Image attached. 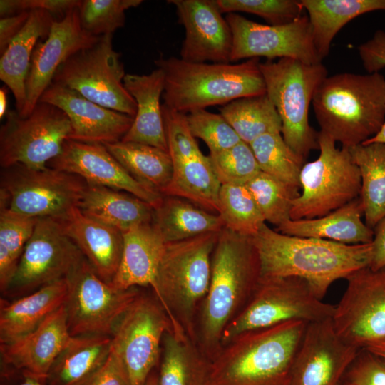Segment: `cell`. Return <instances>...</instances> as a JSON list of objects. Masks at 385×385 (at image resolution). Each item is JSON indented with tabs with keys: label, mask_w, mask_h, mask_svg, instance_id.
Here are the masks:
<instances>
[{
	"label": "cell",
	"mask_w": 385,
	"mask_h": 385,
	"mask_svg": "<svg viewBox=\"0 0 385 385\" xmlns=\"http://www.w3.org/2000/svg\"><path fill=\"white\" fill-rule=\"evenodd\" d=\"M55 17L48 11H30L26 24L1 54L0 79L12 92L16 110L21 114L26 102V81L34 50L49 34Z\"/></svg>",
	"instance_id": "cell-28"
},
{
	"label": "cell",
	"mask_w": 385,
	"mask_h": 385,
	"mask_svg": "<svg viewBox=\"0 0 385 385\" xmlns=\"http://www.w3.org/2000/svg\"><path fill=\"white\" fill-rule=\"evenodd\" d=\"M220 188L209 157L202 153L173 165V177L164 195L182 197L217 212Z\"/></svg>",
	"instance_id": "cell-36"
},
{
	"label": "cell",
	"mask_w": 385,
	"mask_h": 385,
	"mask_svg": "<svg viewBox=\"0 0 385 385\" xmlns=\"http://www.w3.org/2000/svg\"><path fill=\"white\" fill-rule=\"evenodd\" d=\"M347 286L332 318L339 337L361 349L385 339V267L362 268Z\"/></svg>",
	"instance_id": "cell-16"
},
{
	"label": "cell",
	"mask_w": 385,
	"mask_h": 385,
	"mask_svg": "<svg viewBox=\"0 0 385 385\" xmlns=\"http://www.w3.org/2000/svg\"><path fill=\"white\" fill-rule=\"evenodd\" d=\"M265 222L279 226L290 220L293 201L299 189L260 171L245 183Z\"/></svg>",
	"instance_id": "cell-42"
},
{
	"label": "cell",
	"mask_w": 385,
	"mask_h": 385,
	"mask_svg": "<svg viewBox=\"0 0 385 385\" xmlns=\"http://www.w3.org/2000/svg\"><path fill=\"white\" fill-rule=\"evenodd\" d=\"M221 12H246L257 15L270 25L291 23L299 17L304 8L295 0H215Z\"/></svg>",
	"instance_id": "cell-45"
},
{
	"label": "cell",
	"mask_w": 385,
	"mask_h": 385,
	"mask_svg": "<svg viewBox=\"0 0 385 385\" xmlns=\"http://www.w3.org/2000/svg\"><path fill=\"white\" fill-rule=\"evenodd\" d=\"M80 211L122 232L151 222L153 207L126 192L87 183L78 205Z\"/></svg>",
	"instance_id": "cell-30"
},
{
	"label": "cell",
	"mask_w": 385,
	"mask_h": 385,
	"mask_svg": "<svg viewBox=\"0 0 385 385\" xmlns=\"http://www.w3.org/2000/svg\"><path fill=\"white\" fill-rule=\"evenodd\" d=\"M372 143H381L385 144V120L379 133L371 138L364 142L362 144H369Z\"/></svg>",
	"instance_id": "cell-56"
},
{
	"label": "cell",
	"mask_w": 385,
	"mask_h": 385,
	"mask_svg": "<svg viewBox=\"0 0 385 385\" xmlns=\"http://www.w3.org/2000/svg\"><path fill=\"white\" fill-rule=\"evenodd\" d=\"M37 220L12 212L6 207H1L0 289L3 294L14 277Z\"/></svg>",
	"instance_id": "cell-41"
},
{
	"label": "cell",
	"mask_w": 385,
	"mask_h": 385,
	"mask_svg": "<svg viewBox=\"0 0 385 385\" xmlns=\"http://www.w3.org/2000/svg\"><path fill=\"white\" fill-rule=\"evenodd\" d=\"M160 360L158 385H206L212 361L189 337L167 332Z\"/></svg>",
	"instance_id": "cell-33"
},
{
	"label": "cell",
	"mask_w": 385,
	"mask_h": 385,
	"mask_svg": "<svg viewBox=\"0 0 385 385\" xmlns=\"http://www.w3.org/2000/svg\"><path fill=\"white\" fill-rule=\"evenodd\" d=\"M169 331L174 332L173 324L157 298L140 293L111 335V351L122 364L129 385H145Z\"/></svg>",
	"instance_id": "cell-13"
},
{
	"label": "cell",
	"mask_w": 385,
	"mask_h": 385,
	"mask_svg": "<svg viewBox=\"0 0 385 385\" xmlns=\"http://www.w3.org/2000/svg\"><path fill=\"white\" fill-rule=\"evenodd\" d=\"M47 167L79 176L86 183L128 192L153 208L163 197L133 178L103 144L67 140Z\"/></svg>",
	"instance_id": "cell-21"
},
{
	"label": "cell",
	"mask_w": 385,
	"mask_h": 385,
	"mask_svg": "<svg viewBox=\"0 0 385 385\" xmlns=\"http://www.w3.org/2000/svg\"><path fill=\"white\" fill-rule=\"evenodd\" d=\"M30 15V11L0 19V53L2 54L11 41L23 29Z\"/></svg>",
	"instance_id": "cell-52"
},
{
	"label": "cell",
	"mask_w": 385,
	"mask_h": 385,
	"mask_svg": "<svg viewBox=\"0 0 385 385\" xmlns=\"http://www.w3.org/2000/svg\"><path fill=\"white\" fill-rule=\"evenodd\" d=\"M359 350L339 337L332 318L308 323L289 385H342Z\"/></svg>",
	"instance_id": "cell-18"
},
{
	"label": "cell",
	"mask_w": 385,
	"mask_h": 385,
	"mask_svg": "<svg viewBox=\"0 0 385 385\" xmlns=\"http://www.w3.org/2000/svg\"><path fill=\"white\" fill-rule=\"evenodd\" d=\"M363 67L369 73L385 68V31L378 30L373 37L358 47Z\"/></svg>",
	"instance_id": "cell-50"
},
{
	"label": "cell",
	"mask_w": 385,
	"mask_h": 385,
	"mask_svg": "<svg viewBox=\"0 0 385 385\" xmlns=\"http://www.w3.org/2000/svg\"><path fill=\"white\" fill-rule=\"evenodd\" d=\"M373 255L369 267L378 270L385 267V217L374 229Z\"/></svg>",
	"instance_id": "cell-53"
},
{
	"label": "cell",
	"mask_w": 385,
	"mask_h": 385,
	"mask_svg": "<svg viewBox=\"0 0 385 385\" xmlns=\"http://www.w3.org/2000/svg\"><path fill=\"white\" fill-rule=\"evenodd\" d=\"M317 141L319 155L302 168V193L293 201L290 220L324 216L360 196V172L349 148H337L336 141L321 131Z\"/></svg>",
	"instance_id": "cell-9"
},
{
	"label": "cell",
	"mask_w": 385,
	"mask_h": 385,
	"mask_svg": "<svg viewBox=\"0 0 385 385\" xmlns=\"http://www.w3.org/2000/svg\"><path fill=\"white\" fill-rule=\"evenodd\" d=\"M123 247L118 271L110 283L118 289L155 286L165 242L151 222L123 232Z\"/></svg>",
	"instance_id": "cell-26"
},
{
	"label": "cell",
	"mask_w": 385,
	"mask_h": 385,
	"mask_svg": "<svg viewBox=\"0 0 385 385\" xmlns=\"http://www.w3.org/2000/svg\"><path fill=\"white\" fill-rule=\"evenodd\" d=\"M67 294L66 278L9 302L1 299L0 344L13 342L37 328L60 308Z\"/></svg>",
	"instance_id": "cell-27"
},
{
	"label": "cell",
	"mask_w": 385,
	"mask_h": 385,
	"mask_svg": "<svg viewBox=\"0 0 385 385\" xmlns=\"http://www.w3.org/2000/svg\"><path fill=\"white\" fill-rule=\"evenodd\" d=\"M38 102L52 104L62 110L69 119V140L87 143H113L122 140L134 118L103 107L73 89L52 83Z\"/></svg>",
	"instance_id": "cell-22"
},
{
	"label": "cell",
	"mask_w": 385,
	"mask_h": 385,
	"mask_svg": "<svg viewBox=\"0 0 385 385\" xmlns=\"http://www.w3.org/2000/svg\"><path fill=\"white\" fill-rule=\"evenodd\" d=\"M266 94L282 121V135L287 145L304 160L319 149L318 133L309 125V108L320 83L327 76L322 63L308 64L293 58L260 63Z\"/></svg>",
	"instance_id": "cell-7"
},
{
	"label": "cell",
	"mask_w": 385,
	"mask_h": 385,
	"mask_svg": "<svg viewBox=\"0 0 385 385\" xmlns=\"http://www.w3.org/2000/svg\"><path fill=\"white\" fill-rule=\"evenodd\" d=\"M58 221L66 235L76 245L96 273L110 284L120 265L123 247V232L83 214L78 207Z\"/></svg>",
	"instance_id": "cell-24"
},
{
	"label": "cell",
	"mask_w": 385,
	"mask_h": 385,
	"mask_svg": "<svg viewBox=\"0 0 385 385\" xmlns=\"http://www.w3.org/2000/svg\"><path fill=\"white\" fill-rule=\"evenodd\" d=\"M80 0H1V18L11 16L24 11L42 9L53 16L63 18L70 10L79 7Z\"/></svg>",
	"instance_id": "cell-49"
},
{
	"label": "cell",
	"mask_w": 385,
	"mask_h": 385,
	"mask_svg": "<svg viewBox=\"0 0 385 385\" xmlns=\"http://www.w3.org/2000/svg\"><path fill=\"white\" fill-rule=\"evenodd\" d=\"M6 86L1 87L0 89V118L5 117L7 113V89Z\"/></svg>",
	"instance_id": "cell-55"
},
{
	"label": "cell",
	"mask_w": 385,
	"mask_h": 385,
	"mask_svg": "<svg viewBox=\"0 0 385 385\" xmlns=\"http://www.w3.org/2000/svg\"><path fill=\"white\" fill-rule=\"evenodd\" d=\"M79 7L70 10L63 18L55 19L49 34L36 44L32 53L26 81V102L19 115L28 116L46 88L53 83L60 66L75 53L96 43V36L83 29Z\"/></svg>",
	"instance_id": "cell-19"
},
{
	"label": "cell",
	"mask_w": 385,
	"mask_h": 385,
	"mask_svg": "<svg viewBox=\"0 0 385 385\" xmlns=\"http://www.w3.org/2000/svg\"><path fill=\"white\" fill-rule=\"evenodd\" d=\"M320 131L351 148L376 135L385 120V77L341 73L327 76L312 101Z\"/></svg>",
	"instance_id": "cell-4"
},
{
	"label": "cell",
	"mask_w": 385,
	"mask_h": 385,
	"mask_svg": "<svg viewBox=\"0 0 385 385\" xmlns=\"http://www.w3.org/2000/svg\"><path fill=\"white\" fill-rule=\"evenodd\" d=\"M252 239L259 257L260 277L304 279L321 299L335 281L369 267L372 260V242L347 245L291 236L266 222Z\"/></svg>",
	"instance_id": "cell-1"
},
{
	"label": "cell",
	"mask_w": 385,
	"mask_h": 385,
	"mask_svg": "<svg viewBox=\"0 0 385 385\" xmlns=\"http://www.w3.org/2000/svg\"><path fill=\"white\" fill-rule=\"evenodd\" d=\"M260 277L252 237L224 227L212 255L210 287L195 324V342L211 361L221 349L225 328L245 307Z\"/></svg>",
	"instance_id": "cell-2"
},
{
	"label": "cell",
	"mask_w": 385,
	"mask_h": 385,
	"mask_svg": "<svg viewBox=\"0 0 385 385\" xmlns=\"http://www.w3.org/2000/svg\"><path fill=\"white\" fill-rule=\"evenodd\" d=\"M145 385H158V376L151 373L149 376Z\"/></svg>",
	"instance_id": "cell-58"
},
{
	"label": "cell",
	"mask_w": 385,
	"mask_h": 385,
	"mask_svg": "<svg viewBox=\"0 0 385 385\" xmlns=\"http://www.w3.org/2000/svg\"><path fill=\"white\" fill-rule=\"evenodd\" d=\"M154 63L165 74L163 105L182 113L266 93L257 58L232 64L160 57Z\"/></svg>",
	"instance_id": "cell-5"
},
{
	"label": "cell",
	"mask_w": 385,
	"mask_h": 385,
	"mask_svg": "<svg viewBox=\"0 0 385 385\" xmlns=\"http://www.w3.org/2000/svg\"><path fill=\"white\" fill-rule=\"evenodd\" d=\"M86 185L79 176L49 167L2 168L1 207L29 217L59 220L78 207Z\"/></svg>",
	"instance_id": "cell-10"
},
{
	"label": "cell",
	"mask_w": 385,
	"mask_h": 385,
	"mask_svg": "<svg viewBox=\"0 0 385 385\" xmlns=\"http://www.w3.org/2000/svg\"><path fill=\"white\" fill-rule=\"evenodd\" d=\"M220 111L240 140L249 145L264 134L282 133L280 117L266 93L235 99Z\"/></svg>",
	"instance_id": "cell-38"
},
{
	"label": "cell",
	"mask_w": 385,
	"mask_h": 385,
	"mask_svg": "<svg viewBox=\"0 0 385 385\" xmlns=\"http://www.w3.org/2000/svg\"><path fill=\"white\" fill-rule=\"evenodd\" d=\"M342 385H385V359L361 349L347 369Z\"/></svg>",
	"instance_id": "cell-48"
},
{
	"label": "cell",
	"mask_w": 385,
	"mask_h": 385,
	"mask_svg": "<svg viewBox=\"0 0 385 385\" xmlns=\"http://www.w3.org/2000/svg\"><path fill=\"white\" fill-rule=\"evenodd\" d=\"M125 75L120 53L113 46V34H107L69 57L56 71L53 82L134 118L137 105L124 86Z\"/></svg>",
	"instance_id": "cell-11"
},
{
	"label": "cell",
	"mask_w": 385,
	"mask_h": 385,
	"mask_svg": "<svg viewBox=\"0 0 385 385\" xmlns=\"http://www.w3.org/2000/svg\"><path fill=\"white\" fill-rule=\"evenodd\" d=\"M19 385H43L41 381L31 377H25L24 381Z\"/></svg>",
	"instance_id": "cell-57"
},
{
	"label": "cell",
	"mask_w": 385,
	"mask_h": 385,
	"mask_svg": "<svg viewBox=\"0 0 385 385\" xmlns=\"http://www.w3.org/2000/svg\"><path fill=\"white\" fill-rule=\"evenodd\" d=\"M66 278L63 306L71 336L111 337L122 315L140 293L137 287L122 290L106 282L85 257Z\"/></svg>",
	"instance_id": "cell-14"
},
{
	"label": "cell",
	"mask_w": 385,
	"mask_h": 385,
	"mask_svg": "<svg viewBox=\"0 0 385 385\" xmlns=\"http://www.w3.org/2000/svg\"><path fill=\"white\" fill-rule=\"evenodd\" d=\"M104 145L133 178L164 195L173 173L168 152L146 144L122 140Z\"/></svg>",
	"instance_id": "cell-35"
},
{
	"label": "cell",
	"mask_w": 385,
	"mask_h": 385,
	"mask_svg": "<svg viewBox=\"0 0 385 385\" xmlns=\"http://www.w3.org/2000/svg\"><path fill=\"white\" fill-rule=\"evenodd\" d=\"M334 309L335 305L319 299L304 279L260 277L245 307L225 328L221 348L240 334L285 322L311 323L332 318Z\"/></svg>",
	"instance_id": "cell-8"
},
{
	"label": "cell",
	"mask_w": 385,
	"mask_h": 385,
	"mask_svg": "<svg viewBox=\"0 0 385 385\" xmlns=\"http://www.w3.org/2000/svg\"><path fill=\"white\" fill-rule=\"evenodd\" d=\"M71 337L63 304L31 332L13 342L1 344V359L21 370L25 377L45 382Z\"/></svg>",
	"instance_id": "cell-23"
},
{
	"label": "cell",
	"mask_w": 385,
	"mask_h": 385,
	"mask_svg": "<svg viewBox=\"0 0 385 385\" xmlns=\"http://www.w3.org/2000/svg\"><path fill=\"white\" fill-rule=\"evenodd\" d=\"M219 232L166 243L153 289L178 336L195 342V324L207 294L212 255Z\"/></svg>",
	"instance_id": "cell-6"
},
{
	"label": "cell",
	"mask_w": 385,
	"mask_h": 385,
	"mask_svg": "<svg viewBox=\"0 0 385 385\" xmlns=\"http://www.w3.org/2000/svg\"><path fill=\"white\" fill-rule=\"evenodd\" d=\"M360 197L330 213L313 219L289 220L275 229L287 235L332 240L347 245L370 243L374 230L362 220Z\"/></svg>",
	"instance_id": "cell-29"
},
{
	"label": "cell",
	"mask_w": 385,
	"mask_h": 385,
	"mask_svg": "<svg viewBox=\"0 0 385 385\" xmlns=\"http://www.w3.org/2000/svg\"><path fill=\"white\" fill-rule=\"evenodd\" d=\"M225 19L232 34L230 62L265 57L293 58L308 64L322 63L313 42L307 15L283 25L262 24L237 13Z\"/></svg>",
	"instance_id": "cell-17"
},
{
	"label": "cell",
	"mask_w": 385,
	"mask_h": 385,
	"mask_svg": "<svg viewBox=\"0 0 385 385\" xmlns=\"http://www.w3.org/2000/svg\"><path fill=\"white\" fill-rule=\"evenodd\" d=\"M71 134L66 113L58 107L38 102L26 117L8 111L0 129V165L7 168L21 164L43 169L61 154Z\"/></svg>",
	"instance_id": "cell-12"
},
{
	"label": "cell",
	"mask_w": 385,
	"mask_h": 385,
	"mask_svg": "<svg viewBox=\"0 0 385 385\" xmlns=\"http://www.w3.org/2000/svg\"><path fill=\"white\" fill-rule=\"evenodd\" d=\"M368 351L375 354L385 359V339L372 343L365 348Z\"/></svg>",
	"instance_id": "cell-54"
},
{
	"label": "cell",
	"mask_w": 385,
	"mask_h": 385,
	"mask_svg": "<svg viewBox=\"0 0 385 385\" xmlns=\"http://www.w3.org/2000/svg\"><path fill=\"white\" fill-rule=\"evenodd\" d=\"M111 337L71 336L53 363L47 385H85L106 361Z\"/></svg>",
	"instance_id": "cell-31"
},
{
	"label": "cell",
	"mask_w": 385,
	"mask_h": 385,
	"mask_svg": "<svg viewBox=\"0 0 385 385\" xmlns=\"http://www.w3.org/2000/svg\"><path fill=\"white\" fill-rule=\"evenodd\" d=\"M185 29L180 58L188 62L230 63L232 34L215 0H169Z\"/></svg>",
	"instance_id": "cell-20"
},
{
	"label": "cell",
	"mask_w": 385,
	"mask_h": 385,
	"mask_svg": "<svg viewBox=\"0 0 385 385\" xmlns=\"http://www.w3.org/2000/svg\"><path fill=\"white\" fill-rule=\"evenodd\" d=\"M250 145L262 172L300 188L299 175L305 160L287 145L281 133L264 134Z\"/></svg>",
	"instance_id": "cell-39"
},
{
	"label": "cell",
	"mask_w": 385,
	"mask_h": 385,
	"mask_svg": "<svg viewBox=\"0 0 385 385\" xmlns=\"http://www.w3.org/2000/svg\"><path fill=\"white\" fill-rule=\"evenodd\" d=\"M123 83L136 102L137 111L122 141L146 144L168 152L160 104L165 88L164 72L157 68L149 74L128 73Z\"/></svg>",
	"instance_id": "cell-25"
},
{
	"label": "cell",
	"mask_w": 385,
	"mask_h": 385,
	"mask_svg": "<svg viewBox=\"0 0 385 385\" xmlns=\"http://www.w3.org/2000/svg\"><path fill=\"white\" fill-rule=\"evenodd\" d=\"M221 185L245 184L260 170L250 145L240 141L227 149L208 155Z\"/></svg>",
	"instance_id": "cell-44"
},
{
	"label": "cell",
	"mask_w": 385,
	"mask_h": 385,
	"mask_svg": "<svg viewBox=\"0 0 385 385\" xmlns=\"http://www.w3.org/2000/svg\"><path fill=\"white\" fill-rule=\"evenodd\" d=\"M185 117L192 135L202 140L210 153L227 149L242 141L220 113L197 109L185 113Z\"/></svg>",
	"instance_id": "cell-46"
},
{
	"label": "cell",
	"mask_w": 385,
	"mask_h": 385,
	"mask_svg": "<svg viewBox=\"0 0 385 385\" xmlns=\"http://www.w3.org/2000/svg\"><path fill=\"white\" fill-rule=\"evenodd\" d=\"M349 150L360 172L365 223L374 230L385 217V144H361Z\"/></svg>",
	"instance_id": "cell-37"
},
{
	"label": "cell",
	"mask_w": 385,
	"mask_h": 385,
	"mask_svg": "<svg viewBox=\"0 0 385 385\" xmlns=\"http://www.w3.org/2000/svg\"><path fill=\"white\" fill-rule=\"evenodd\" d=\"M142 2V0L81 1L78 8L81 26L96 36L113 34L124 26L125 11Z\"/></svg>",
	"instance_id": "cell-43"
},
{
	"label": "cell",
	"mask_w": 385,
	"mask_h": 385,
	"mask_svg": "<svg viewBox=\"0 0 385 385\" xmlns=\"http://www.w3.org/2000/svg\"><path fill=\"white\" fill-rule=\"evenodd\" d=\"M165 136L173 165L192 158L202 153L192 135L185 113L162 105Z\"/></svg>",
	"instance_id": "cell-47"
},
{
	"label": "cell",
	"mask_w": 385,
	"mask_h": 385,
	"mask_svg": "<svg viewBox=\"0 0 385 385\" xmlns=\"http://www.w3.org/2000/svg\"><path fill=\"white\" fill-rule=\"evenodd\" d=\"M217 214L225 227L252 237L265 220L245 184H222L218 197Z\"/></svg>",
	"instance_id": "cell-40"
},
{
	"label": "cell",
	"mask_w": 385,
	"mask_h": 385,
	"mask_svg": "<svg viewBox=\"0 0 385 385\" xmlns=\"http://www.w3.org/2000/svg\"><path fill=\"white\" fill-rule=\"evenodd\" d=\"M152 223L165 243L219 232L225 225L218 214L208 211L182 197L163 195L153 208Z\"/></svg>",
	"instance_id": "cell-32"
},
{
	"label": "cell",
	"mask_w": 385,
	"mask_h": 385,
	"mask_svg": "<svg viewBox=\"0 0 385 385\" xmlns=\"http://www.w3.org/2000/svg\"><path fill=\"white\" fill-rule=\"evenodd\" d=\"M308 13L315 49L322 60L339 31L354 18L385 11V0H301Z\"/></svg>",
	"instance_id": "cell-34"
},
{
	"label": "cell",
	"mask_w": 385,
	"mask_h": 385,
	"mask_svg": "<svg viewBox=\"0 0 385 385\" xmlns=\"http://www.w3.org/2000/svg\"><path fill=\"white\" fill-rule=\"evenodd\" d=\"M85 385H129V382L122 364L111 351L106 361Z\"/></svg>",
	"instance_id": "cell-51"
},
{
	"label": "cell",
	"mask_w": 385,
	"mask_h": 385,
	"mask_svg": "<svg viewBox=\"0 0 385 385\" xmlns=\"http://www.w3.org/2000/svg\"><path fill=\"white\" fill-rule=\"evenodd\" d=\"M83 257L58 220L38 218L4 295L24 296L66 278Z\"/></svg>",
	"instance_id": "cell-15"
},
{
	"label": "cell",
	"mask_w": 385,
	"mask_h": 385,
	"mask_svg": "<svg viewBox=\"0 0 385 385\" xmlns=\"http://www.w3.org/2000/svg\"><path fill=\"white\" fill-rule=\"evenodd\" d=\"M307 324L292 320L237 337L212 360L206 385H289Z\"/></svg>",
	"instance_id": "cell-3"
}]
</instances>
